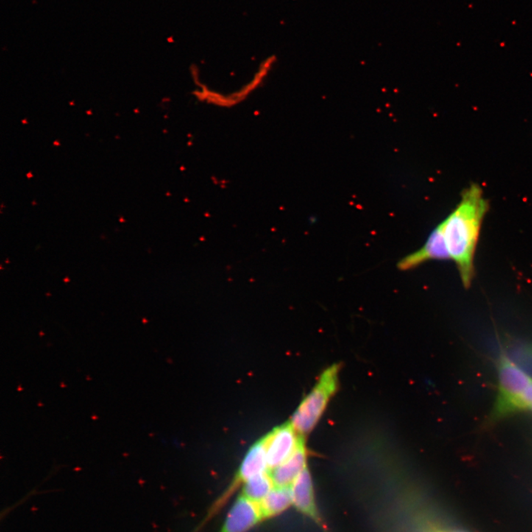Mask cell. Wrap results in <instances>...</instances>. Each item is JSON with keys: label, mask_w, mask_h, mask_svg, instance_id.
Returning a JSON list of instances; mask_svg holds the SVG:
<instances>
[{"label": "cell", "mask_w": 532, "mask_h": 532, "mask_svg": "<svg viewBox=\"0 0 532 532\" xmlns=\"http://www.w3.org/2000/svg\"><path fill=\"white\" fill-rule=\"evenodd\" d=\"M489 210L483 190L476 184L463 192L459 204L441 223L450 257L463 286L469 288L475 275V251L482 223Z\"/></svg>", "instance_id": "6da1fadb"}, {"label": "cell", "mask_w": 532, "mask_h": 532, "mask_svg": "<svg viewBox=\"0 0 532 532\" xmlns=\"http://www.w3.org/2000/svg\"><path fill=\"white\" fill-rule=\"evenodd\" d=\"M497 396L484 427H491L508 416L521 413V396L532 382V377L514 364L504 352L497 361Z\"/></svg>", "instance_id": "7a4b0ae2"}, {"label": "cell", "mask_w": 532, "mask_h": 532, "mask_svg": "<svg viewBox=\"0 0 532 532\" xmlns=\"http://www.w3.org/2000/svg\"><path fill=\"white\" fill-rule=\"evenodd\" d=\"M338 374L337 365L326 369L316 386L296 409L291 424L299 434L310 433L322 417L327 404L336 391Z\"/></svg>", "instance_id": "3957f363"}, {"label": "cell", "mask_w": 532, "mask_h": 532, "mask_svg": "<svg viewBox=\"0 0 532 532\" xmlns=\"http://www.w3.org/2000/svg\"><path fill=\"white\" fill-rule=\"evenodd\" d=\"M268 472H270V469L267 459L266 445L263 438L249 449L233 481L211 505L202 519V523L207 525L212 519L215 518L229 503L239 488L243 487L248 480L256 475Z\"/></svg>", "instance_id": "277c9868"}, {"label": "cell", "mask_w": 532, "mask_h": 532, "mask_svg": "<svg viewBox=\"0 0 532 532\" xmlns=\"http://www.w3.org/2000/svg\"><path fill=\"white\" fill-rule=\"evenodd\" d=\"M263 440L270 471L286 461L303 442L291 423L274 429Z\"/></svg>", "instance_id": "5b68a950"}, {"label": "cell", "mask_w": 532, "mask_h": 532, "mask_svg": "<svg viewBox=\"0 0 532 532\" xmlns=\"http://www.w3.org/2000/svg\"><path fill=\"white\" fill-rule=\"evenodd\" d=\"M290 489L292 506L296 511L306 516L324 532H329L316 505L311 475L307 468L294 480Z\"/></svg>", "instance_id": "8992f818"}, {"label": "cell", "mask_w": 532, "mask_h": 532, "mask_svg": "<svg viewBox=\"0 0 532 532\" xmlns=\"http://www.w3.org/2000/svg\"><path fill=\"white\" fill-rule=\"evenodd\" d=\"M262 522L258 503L240 495L228 511L219 532H249Z\"/></svg>", "instance_id": "52a82bcc"}, {"label": "cell", "mask_w": 532, "mask_h": 532, "mask_svg": "<svg viewBox=\"0 0 532 532\" xmlns=\"http://www.w3.org/2000/svg\"><path fill=\"white\" fill-rule=\"evenodd\" d=\"M450 260L442 227L438 224L419 250L404 257L398 263L401 271H408L430 260Z\"/></svg>", "instance_id": "ba28073f"}, {"label": "cell", "mask_w": 532, "mask_h": 532, "mask_svg": "<svg viewBox=\"0 0 532 532\" xmlns=\"http://www.w3.org/2000/svg\"><path fill=\"white\" fill-rule=\"evenodd\" d=\"M306 464L307 452L303 441L286 461L270 471L275 486L290 487L306 469Z\"/></svg>", "instance_id": "9c48e42d"}, {"label": "cell", "mask_w": 532, "mask_h": 532, "mask_svg": "<svg viewBox=\"0 0 532 532\" xmlns=\"http://www.w3.org/2000/svg\"><path fill=\"white\" fill-rule=\"evenodd\" d=\"M263 522L275 518L292 506L290 487L275 486L259 503Z\"/></svg>", "instance_id": "30bf717a"}, {"label": "cell", "mask_w": 532, "mask_h": 532, "mask_svg": "<svg viewBox=\"0 0 532 532\" xmlns=\"http://www.w3.org/2000/svg\"><path fill=\"white\" fill-rule=\"evenodd\" d=\"M274 487L270 472H265L248 480L242 487L240 495L259 504Z\"/></svg>", "instance_id": "8fae6325"}, {"label": "cell", "mask_w": 532, "mask_h": 532, "mask_svg": "<svg viewBox=\"0 0 532 532\" xmlns=\"http://www.w3.org/2000/svg\"><path fill=\"white\" fill-rule=\"evenodd\" d=\"M505 353L514 364L532 377V344L521 343L511 346Z\"/></svg>", "instance_id": "7c38bea8"}, {"label": "cell", "mask_w": 532, "mask_h": 532, "mask_svg": "<svg viewBox=\"0 0 532 532\" xmlns=\"http://www.w3.org/2000/svg\"><path fill=\"white\" fill-rule=\"evenodd\" d=\"M532 406V382L521 396V407L522 412L529 411Z\"/></svg>", "instance_id": "4fadbf2b"}, {"label": "cell", "mask_w": 532, "mask_h": 532, "mask_svg": "<svg viewBox=\"0 0 532 532\" xmlns=\"http://www.w3.org/2000/svg\"><path fill=\"white\" fill-rule=\"evenodd\" d=\"M439 532H464L461 531H439Z\"/></svg>", "instance_id": "5bb4252c"}, {"label": "cell", "mask_w": 532, "mask_h": 532, "mask_svg": "<svg viewBox=\"0 0 532 532\" xmlns=\"http://www.w3.org/2000/svg\"><path fill=\"white\" fill-rule=\"evenodd\" d=\"M528 412H531V413H532V406L531 407V408L529 409V411Z\"/></svg>", "instance_id": "9a60e30c"}]
</instances>
